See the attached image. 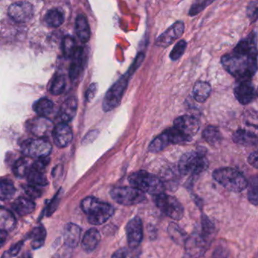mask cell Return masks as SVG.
<instances>
[{
    "label": "cell",
    "instance_id": "obj_33",
    "mask_svg": "<svg viewBox=\"0 0 258 258\" xmlns=\"http://www.w3.org/2000/svg\"><path fill=\"white\" fill-rule=\"evenodd\" d=\"M14 184L9 179H0V200H9L16 194Z\"/></svg>",
    "mask_w": 258,
    "mask_h": 258
},
{
    "label": "cell",
    "instance_id": "obj_42",
    "mask_svg": "<svg viewBox=\"0 0 258 258\" xmlns=\"http://www.w3.org/2000/svg\"><path fill=\"white\" fill-rule=\"evenodd\" d=\"M258 3L256 1L251 2L247 7V16L251 19L252 22H254L257 19Z\"/></svg>",
    "mask_w": 258,
    "mask_h": 258
},
{
    "label": "cell",
    "instance_id": "obj_9",
    "mask_svg": "<svg viewBox=\"0 0 258 258\" xmlns=\"http://www.w3.org/2000/svg\"><path fill=\"white\" fill-rule=\"evenodd\" d=\"M154 201L156 206L167 217L176 220L183 217V207L176 198L161 193L154 196Z\"/></svg>",
    "mask_w": 258,
    "mask_h": 258
},
{
    "label": "cell",
    "instance_id": "obj_43",
    "mask_svg": "<svg viewBox=\"0 0 258 258\" xmlns=\"http://www.w3.org/2000/svg\"><path fill=\"white\" fill-rule=\"evenodd\" d=\"M212 258H228V250L224 245H218L213 253Z\"/></svg>",
    "mask_w": 258,
    "mask_h": 258
},
{
    "label": "cell",
    "instance_id": "obj_2",
    "mask_svg": "<svg viewBox=\"0 0 258 258\" xmlns=\"http://www.w3.org/2000/svg\"><path fill=\"white\" fill-rule=\"evenodd\" d=\"M214 235V226L206 216L202 215V227L193 232L185 243V253L190 258H199L205 254Z\"/></svg>",
    "mask_w": 258,
    "mask_h": 258
},
{
    "label": "cell",
    "instance_id": "obj_32",
    "mask_svg": "<svg viewBox=\"0 0 258 258\" xmlns=\"http://www.w3.org/2000/svg\"><path fill=\"white\" fill-rule=\"evenodd\" d=\"M46 232L43 226L34 228L31 232V246L34 249H38L44 244L46 239Z\"/></svg>",
    "mask_w": 258,
    "mask_h": 258
},
{
    "label": "cell",
    "instance_id": "obj_39",
    "mask_svg": "<svg viewBox=\"0 0 258 258\" xmlns=\"http://www.w3.org/2000/svg\"><path fill=\"white\" fill-rule=\"evenodd\" d=\"M168 232L173 240L176 241V242L180 243L181 241H183L185 234L181 231L177 225L175 224V223H171L169 226Z\"/></svg>",
    "mask_w": 258,
    "mask_h": 258
},
{
    "label": "cell",
    "instance_id": "obj_40",
    "mask_svg": "<svg viewBox=\"0 0 258 258\" xmlns=\"http://www.w3.org/2000/svg\"><path fill=\"white\" fill-rule=\"evenodd\" d=\"M212 4L210 1H202V2H196V4L191 6L189 10V16H196L198 13H201L204 9L206 8L209 4Z\"/></svg>",
    "mask_w": 258,
    "mask_h": 258
},
{
    "label": "cell",
    "instance_id": "obj_29",
    "mask_svg": "<svg viewBox=\"0 0 258 258\" xmlns=\"http://www.w3.org/2000/svg\"><path fill=\"white\" fill-rule=\"evenodd\" d=\"M28 180L29 185L34 186H46L48 185V180L44 171L37 170L34 167H31V171L28 173Z\"/></svg>",
    "mask_w": 258,
    "mask_h": 258
},
{
    "label": "cell",
    "instance_id": "obj_51",
    "mask_svg": "<svg viewBox=\"0 0 258 258\" xmlns=\"http://www.w3.org/2000/svg\"><path fill=\"white\" fill-rule=\"evenodd\" d=\"M19 258H31V256H30V255L28 254V253H26V254H25H25L22 255V256Z\"/></svg>",
    "mask_w": 258,
    "mask_h": 258
},
{
    "label": "cell",
    "instance_id": "obj_46",
    "mask_svg": "<svg viewBox=\"0 0 258 258\" xmlns=\"http://www.w3.org/2000/svg\"><path fill=\"white\" fill-rule=\"evenodd\" d=\"M97 84H92L89 87L88 90H87V93H86V99H87L88 102H90V101L94 99L95 96H96V93H97Z\"/></svg>",
    "mask_w": 258,
    "mask_h": 258
},
{
    "label": "cell",
    "instance_id": "obj_23",
    "mask_svg": "<svg viewBox=\"0 0 258 258\" xmlns=\"http://www.w3.org/2000/svg\"><path fill=\"white\" fill-rule=\"evenodd\" d=\"M16 225V219L10 210L0 207V231L8 232L13 230Z\"/></svg>",
    "mask_w": 258,
    "mask_h": 258
},
{
    "label": "cell",
    "instance_id": "obj_8",
    "mask_svg": "<svg viewBox=\"0 0 258 258\" xmlns=\"http://www.w3.org/2000/svg\"><path fill=\"white\" fill-rule=\"evenodd\" d=\"M111 199L124 206L138 205L146 200L144 193L134 187H116L110 191Z\"/></svg>",
    "mask_w": 258,
    "mask_h": 258
},
{
    "label": "cell",
    "instance_id": "obj_17",
    "mask_svg": "<svg viewBox=\"0 0 258 258\" xmlns=\"http://www.w3.org/2000/svg\"><path fill=\"white\" fill-rule=\"evenodd\" d=\"M52 135L54 143L58 148L67 147L73 139L72 128L66 123H60L54 126Z\"/></svg>",
    "mask_w": 258,
    "mask_h": 258
},
{
    "label": "cell",
    "instance_id": "obj_37",
    "mask_svg": "<svg viewBox=\"0 0 258 258\" xmlns=\"http://www.w3.org/2000/svg\"><path fill=\"white\" fill-rule=\"evenodd\" d=\"M185 48H186V42L185 40H179L176 44L175 45L173 49H172L170 54V58L172 61H176L180 58L185 52Z\"/></svg>",
    "mask_w": 258,
    "mask_h": 258
},
{
    "label": "cell",
    "instance_id": "obj_27",
    "mask_svg": "<svg viewBox=\"0 0 258 258\" xmlns=\"http://www.w3.org/2000/svg\"><path fill=\"white\" fill-rule=\"evenodd\" d=\"M170 144V140H169L168 135H167V131H164L162 134L155 137L149 146V151L152 153H158L164 150L166 147Z\"/></svg>",
    "mask_w": 258,
    "mask_h": 258
},
{
    "label": "cell",
    "instance_id": "obj_41",
    "mask_svg": "<svg viewBox=\"0 0 258 258\" xmlns=\"http://www.w3.org/2000/svg\"><path fill=\"white\" fill-rule=\"evenodd\" d=\"M24 188H25L27 195L30 197L33 198V199H37V198H40L42 196L41 190L38 187L32 185H28L24 187Z\"/></svg>",
    "mask_w": 258,
    "mask_h": 258
},
{
    "label": "cell",
    "instance_id": "obj_1",
    "mask_svg": "<svg viewBox=\"0 0 258 258\" xmlns=\"http://www.w3.org/2000/svg\"><path fill=\"white\" fill-rule=\"evenodd\" d=\"M221 63L228 73L238 81H250L257 70V55L233 50L222 57Z\"/></svg>",
    "mask_w": 258,
    "mask_h": 258
},
{
    "label": "cell",
    "instance_id": "obj_47",
    "mask_svg": "<svg viewBox=\"0 0 258 258\" xmlns=\"http://www.w3.org/2000/svg\"><path fill=\"white\" fill-rule=\"evenodd\" d=\"M257 158V152H252L250 156L248 157L249 164L256 169H257L258 167Z\"/></svg>",
    "mask_w": 258,
    "mask_h": 258
},
{
    "label": "cell",
    "instance_id": "obj_26",
    "mask_svg": "<svg viewBox=\"0 0 258 258\" xmlns=\"http://www.w3.org/2000/svg\"><path fill=\"white\" fill-rule=\"evenodd\" d=\"M13 208L19 215H28L35 209V204L28 198L21 197L15 201Z\"/></svg>",
    "mask_w": 258,
    "mask_h": 258
},
{
    "label": "cell",
    "instance_id": "obj_36",
    "mask_svg": "<svg viewBox=\"0 0 258 258\" xmlns=\"http://www.w3.org/2000/svg\"><path fill=\"white\" fill-rule=\"evenodd\" d=\"M75 40L70 36L64 37L62 42L63 54L66 58H72L77 49Z\"/></svg>",
    "mask_w": 258,
    "mask_h": 258
},
{
    "label": "cell",
    "instance_id": "obj_5",
    "mask_svg": "<svg viewBox=\"0 0 258 258\" xmlns=\"http://www.w3.org/2000/svg\"><path fill=\"white\" fill-rule=\"evenodd\" d=\"M213 177L226 190L233 192H241L248 185L246 178L238 170L231 167H223L214 170Z\"/></svg>",
    "mask_w": 258,
    "mask_h": 258
},
{
    "label": "cell",
    "instance_id": "obj_21",
    "mask_svg": "<svg viewBox=\"0 0 258 258\" xmlns=\"http://www.w3.org/2000/svg\"><path fill=\"white\" fill-rule=\"evenodd\" d=\"M75 30L78 38L83 43H87L90 40L91 32L87 17L84 14L78 15L75 22Z\"/></svg>",
    "mask_w": 258,
    "mask_h": 258
},
{
    "label": "cell",
    "instance_id": "obj_3",
    "mask_svg": "<svg viewBox=\"0 0 258 258\" xmlns=\"http://www.w3.org/2000/svg\"><path fill=\"white\" fill-rule=\"evenodd\" d=\"M200 123L196 117L182 115L174 120L173 127L167 130L170 144H179L192 140L199 132Z\"/></svg>",
    "mask_w": 258,
    "mask_h": 258
},
{
    "label": "cell",
    "instance_id": "obj_28",
    "mask_svg": "<svg viewBox=\"0 0 258 258\" xmlns=\"http://www.w3.org/2000/svg\"><path fill=\"white\" fill-rule=\"evenodd\" d=\"M32 165V161L30 158H21L15 163L14 167H13V172L17 177H25V176H28V173L31 171Z\"/></svg>",
    "mask_w": 258,
    "mask_h": 258
},
{
    "label": "cell",
    "instance_id": "obj_16",
    "mask_svg": "<svg viewBox=\"0 0 258 258\" xmlns=\"http://www.w3.org/2000/svg\"><path fill=\"white\" fill-rule=\"evenodd\" d=\"M234 94L237 100L242 104L247 105L256 97V91L250 81H239L234 89Z\"/></svg>",
    "mask_w": 258,
    "mask_h": 258
},
{
    "label": "cell",
    "instance_id": "obj_45",
    "mask_svg": "<svg viewBox=\"0 0 258 258\" xmlns=\"http://www.w3.org/2000/svg\"><path fill=\"white\" fill-rule=\"evenodd\" d=\"M22 246H23V241H21V242L15 244L14 246H13V247L5 253L4 256H7H7H8V257H11V256H16V255H18V253H19V251H20Z\"/></svg>",
    "mask_w": 258,
    "mask_h": 258
},
{
    "label": "cell",
    "instance_id": "obj_22",
    "mask_svg": "<svg viewBox=\"0 0 258 258\" xmlns=\"http://www.w3.org/2000/svg\"><path fill=\"white\" fill-rule=\"evenodd\" d=\"M101 235L96 229H89L82 240V247L85 251L91 252L97 247L100 242Z\"/></svg>",
    "mask_w": 258,
    "mask_h": 258
},
{
    "label": "cell",
    "instance_id": "obj_50",
    "mask_svg": "<svg viewBox=\"0 0 258 258\" xmlns=\"http://www.w3.org/2000/svg\"><path fill=\"white\" fill-rule=\"evenodd\" d=\"M7 238V232L0 231V247L5 243Z\"/></svg>",
    "mask_w": 258,
    "mask_h": 258
},
{
    "label": "cell",
    "instance_id": "obj_15",
    "mask_svg": "<svg viewBox=\"0 0 258 258\" xmlns=\"http://www.w3.org/2000/svg\"><path fill=\"white\" fill-rule=\"evenodd\" d=\"M184 29L185 26L183 22L179 21L176 22L157 38L155 44L161 47L170 46L175 40L179 39L183 34Z\"/></svg>",
    "mask_w": 258,
    "mask_h": 258
},
{
    "label": "cell",
    "instance_id": "obj_25",
    "mask_svg": "<svg viewBox=\"0 0 258 258\" xmlns=\"http://www.w3.org/2000/svg\"><path fill=\"white\" fill-rule=\"evenodd\" d=\"M211 92V85L205 81H198L193 87L194 99L201 103H203L208 99Z\"/></svg>",
    "mask_w": 258,
    "mask_h": 258
},
{
    "label": "cell",
    "instance_id": "obj_13",
    "mask_svg": "<svg viewBox=\"0 0 258 258\" xmlns=\"http://www.w3.org/2000/svg\"><path fill=\"white\" fill-rule=\"evenodd\" d=\"M28 128L33 135L42 139L49 137L52 134L54 125L47 117L39 116L28 122Z\"/></svg>",
    "mask_w": 258,
    "mask_h": 258
},
{
    "label": "cell",
    "instance_id": "obj_12",
    "mask_svg": "<svg viewBox=\"0 0 258 258\" xmlns=\"http://www.w3.org/2000/svg\"><path fill=\"white\" fill-rule=\"evenodd\" d=\"M9 16L18 23H27L34 16V10L29 2H16L12 4L8 10Z\"/></svg>",
    "mask_w": 258,
    "mask_h": 258
},
{
    "label": "cell",
    "instance_id": "obj_14",
    "mask_svg": "<svg viewBox=\"0 0 258 258\" xmlns=\"http://www.w3.org/2000/svg\"><path fill=\"white\" fill-rule=\"evenodd\" d=\"M128 244L131 248H137L142 242L143 237V223L139 217L130 220L126 227Z\"/></svg>",
    "mask_w": 258,
    "mask_h": 258
},
{
    "label": "cell",
    "instance_id": "obj_18",
    "mask_svg": "<svg viewBox=\"0 0 258 258\" xmlns=\"http://www.w3.org/2000/svg\"><path fill=\"white\" fill-rule=\"evenodd\" d=\"M72 58V61L71 63L70 70H69V77L72 81H75L78 79L84 70V49L81 47L77 48L76 51Z\"/></svg>",
    "mask_w": 258,
    "mask_h": 258
},
{
    "label": "cell",
    "instance_id": "obj_31",
    "mask_svg": "<svg viewBox=\"0 0 258 258\" xmlns=\"http://www.w3.org/2000/svg\"><path fill=\"white\" fill-rule=\"evenodd\" d=\"M63 13L58 10H49L45 16V22L49 26L52 28H58L64 22Z\"/></svg>",
    "mask_w": 258,
    "mask_h": 258
},
{
    "label": "cell",
    "instance_id": "obj_48",
    "mask_svg": "<svg viewBox=\"0 0 258 258\" xmlns=\"http://www.w3.org/2000/svg\"><path fill=\"white\" fill-rule=\"evenodd\" d=\"M126 256H127V250L125 247H123L114 252L111 258H126Z\"/></svg>",
    "mask_w": 258,
    "mask_h": 258
},
{
    "label": "cell",
    "instance_id": "obj_6",
    "mask_svg": "<svg viewBox=\"0 0 258 258\" xmlns=\"http://www.w3.org/2000/svg\"><path fill=\"white\" fill-rule=\"evenodd\" d=\"M130 183L134 188L142 192L148 193L153 196L164 193V185L162 181L152 173L144 170L135 172L128 178Z\"/></svg>",
    "mask_w": 258,
    "mask_h": 258
},
{
    "label": "cell",
    "instance_id": "obj_34",
    "mask_svg": "<svg viewBox=\"0 0 258 258\" xmlns=\"http://www.w3.org/2000/svg\"><path fill=\"white\" fill-rule=\"evenodd\" d=\"M202 137L207 143L211 145H216L221 140L220 131L216 126H209L203 131Z\"/></svg>",
    "mask_w": 258,
    "mask_h": 258
},
{
    "label": "cell",
    "instance_id": "obj_30",
    "mask_svg": "<svg viewBox=\"0 0 258 258\" xmlns=\"http://www.w3.org/2000/svg\"><path fill=\"white\" fill-rule=\"evenodd\" d=\"M53 107L52 101L47 98H42L34 103V110L39 116L46 117L52 113Z\"/></svg>",
    "mask_w": 258,
    "mask_h": 258
},
{
    "label": "cell",
    "instance_id": "obj_38",
    "mask_svg": "<svg viewBox=\"0 0 258 258\" xmlns=\"http://www.w3.org/2000/svg\"><path fill=\"white\" fill-rule=\"evenodd\" d=\"M257 191H258V185H257V179L255 176L253 179H252L251 182H250V187L248 189V200L250 201V203L252 205L256 206L257 205Z\"/></svg>",
    "mask_w": 258,
    "mask_h": 258
},
{
    "label": "cell",
    "instance_id": "obj_11",
    "mask_svg": "<svg viewBox=\"0 0 258 258\" xmlns=\"http://www.w3.org/2000/svg\"><path fill=\"white\" fill-rule=\"evenodd\" d=\"M52 146L47 140L43 139L28 140L22 144V152L31 158H44L52 152Z\"/></svg>",
    "mask_w": 258,
    "mask_h": 258
},
{
    "label": "cell",
    "instance_id": "obj_7",
    "mask_svg": "<svg viewBox=\"0 0 258 258\" xmlns=\"http://www.w3.org/2000/svg\"><path fill=\"white\" fill-rule=\"evenodd\" d=\"M208 167V159L200 152H187L179 161V172L185 176H198L205 171Z\"/></svg>",
    "mask_w": 258,
    "mask_h": 258
},
{
    "label": "cell",
    "instance_id": "obj_19",
    "mask_svg": "<svg viewBox=\"0 0 258 258\" xmlns=\"http://www.w3.org/2000/svg\"><path fill=\"white\" fill-rule=\"evenodd\" d=\"M78 111V100L76 98H69L64 101V103L61 105V108L59 110L60 119H61V123H67V122H70L73 120L75 117Z\"/></svg>",
    "mask_w": 258,
    "mask_h": 258
},
{
    "label": "cell",
    "instance_id": "obj_49",
    "mask_svg": "<svg viewBox=\"0 0 258 258\" xmlns=\"http://www.w3.org/2000/svg\"><path fill=\"white\" fill-rule=\"evenodd\" d=\"M97 136L98 131H93L92 132L89 133L87 137L84 138V143H91L97 137Z\"/></svg>",
    "mask_w": 258,
    "mask_h": 258
},
{
    "label": "cell",
    "instance_id": "obj_4",
    "mask_svg": "<svg viewBox=\"0 0 258 258\" xmlns=\"http://www.w3.org/2000/svg\"><path fill=\"white\" fill-rule=\"evenodd\" d=\"M81 208L85 213L89 223L97 226L108 221L114 213V208L106 202L94 197H87L81 202Z\"/></svg>",
    "mask_w": 258,
    "mask_h": 258
},
{
    "label": "cell",
    "instance_id": "obj_24",
    "mask_svg": "<svg viewBox=\"0 0 258 258\" xmlns=\"http://www.w3.org/2000/svg\"><path fill=\"white\" fill-rule=\"evenodd\" d=\"M233 141L242 146H255L257 143L256 134L246 130L239 129L233 134Z\"/></svg>",
    "mask_w": 258,
    "mask_h": 258
},
{
    "label": "cell",
    "instance_id": "obj_35",
    "mask_svg": "<svg viewBox=\"0 0 258 258\" xmlns=\"http://www.w3.org/2000/svg\"><path fill=\"white\" fill-rule=\"evenodd\" d=\"M66 87V78L64 75H57L52 81L50 87V93L55 96L63 93Z\"/></svg>",
    "mask_w": 258,
    "mask_h": 258
},
{
    "label": "cell",
    "instance_id": "obj_44",
    "mask_svg": "<svg viewBox=\"0 0 258 258\" xmlns=\"http://www.w3.org/2000/svg\"><path fill=\"white\" fill-rule=\"evenodd\" d=\"M61 191V190H60ZM58 191L57 193L56 196H55V197L52 199V200L51 201L50 203H49V207H48L47 209V216H51L52 214H53L54 211L56 210L57 206H58V202H59V194L61 191Z\"/></svg>",
    "mask_w": 258,
    "mask_h": 258
},
{
    "label": "cell",
    "instance_id": "obj_10",
    "mask_svg": "<svg viewBox=\"0 0 258 258\" xmlns=\"http://www.w3.org/2000/svg\"><path fill=\"white\" fill-rule=\"evenodd\" d=\"M128 75L119 79L105 94L102 103V108L105 112L112 111L117 108L121 102L125 90L127 87Z\"/></svg>",
    "mask_w": 258,
    "mask_h": 258
},
{
    "label": "cell",
    "instance_id": "obj_20",
    "mask_svg": "<svg viewBox=\"0 0 258 258\" xmlns=\"http://www.w3.org/2000/svg\"><path fill=\"white\" fill-rule=\"evenodd\" d=\"M81 229L75 223H69L64 228V241L70 247H76L81 240Z\"/></svg>",
    "mask_w": 258,
    "mask_h": 258
}]
</instances>
